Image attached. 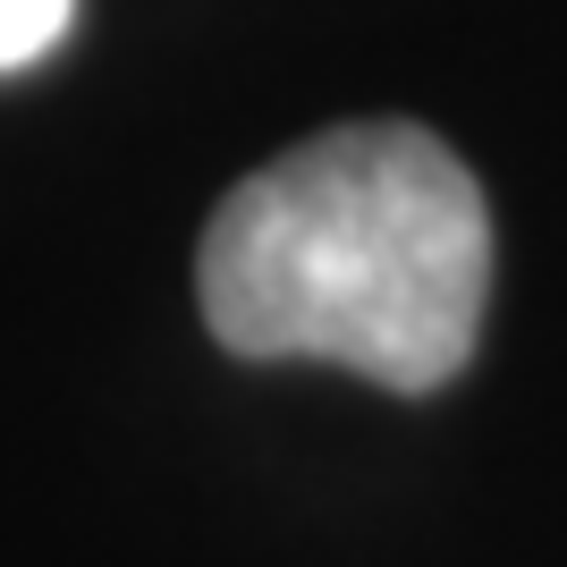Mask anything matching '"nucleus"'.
<instances>
[{"mask_svg":"<svg viewBox=\"0 0 567 567\" xmlns=\"http://www.w3.org/2000/svg\"><path fill=\"white\" fill-rule=\"evenodd\" d=\"M195 297L229 355H322L381 390H441L483 331L492 213L432 127L355 118L220 195Z\"/></svg>","mask_w":567,"mask_h":567,"instance_id":"f257e3e1","label":"nucleus"},{"mask_svg":"<svg viewBox=\"0 0 567 567\" xmlns=\"http://www.w3.org/2000/svg\"><path fill=\"white\" fill-rule=\"evenodd\" d=\"M69 18H76V0H0V76L34 69L69 34Z\"/></svg>","mask_w":567,"mask_h":567,"instance_id":"f03ea898","label":"nucleus"}]
</instances>
